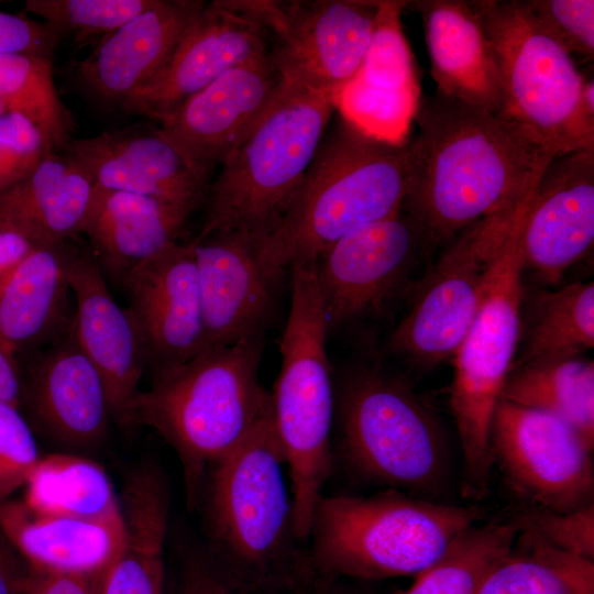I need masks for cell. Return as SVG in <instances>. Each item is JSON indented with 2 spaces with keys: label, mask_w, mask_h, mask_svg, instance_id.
Wrapping results in <instances>:
<instances>
[{
  "label": "cell",
  "mask_w": 594,
  "mask_h": 594,
  "mask_svg": "<svg viewBox=\"0 0 594 594\" xmlns=\"http://www.w3.org/2000/svg\"><path fill=\"white\" fill-rule=\"evenodd\" d=\"M414 121L402 210L432 251L517 207L556 156L518 124L437 90L421 95Z\"/></svg>",
  "instance_id": "obj_1"
},
{
  "label": "cell",
  "mask_w": 594,
  "mask_h": 594,
  "mask_svg": "<svg viewBox=\"0 0 594 594\" xmlns=\"http://www.w3.org/2000/svg\"><path fill=\"white\" fill-rule=\"evenodd\" d=\"M263 350L264 334L205 350L155 374L124 409L120 425L150 427L174 449L190 508L211 468L273 409L271 392L258 380Z\"/></svg>",
  "instance_id": "obj_2"
},
{
  "label": "cell",
  "mask_w": 594,
  "mask_h": 594,
  "mask_svg": "<svg viewBox=\"0 0 594 594\" xmlns=\"http://www.w3.org/2000/svg\"><path fill=\"white\" fill-rule=\"evenodd\" d=\"M285 468L272 409L206 479V549L254 594H283L316 573L308 544L296 535Z\"/></svg>",
  "instance_id": "obj_3"
},
{
  "label": "cell",
  "mask_w": 594,
  "mask_h": 594,
  "mask_svg": "<svg viewBox=\"0 0 594 594\" xmlns=\"http://www.w3.org/2000/svg\"><path fill=\"white\" fill-rule=\"evenodd\" d=\"M406 190L404 144L374 139L338 114L285 216L260 239V256L283 278L341 238L399 212Z\"/></svg>",
  "instance_id": "obj_4"
},
{
  "label": "cell",
  "mask_w": 594,
  "mask_h": 594,
  "mask_svg": "<svg viewBox=\"0 0 594 594\" xmlns=\"http://www.w3.org/2000/svg\"><path fill=\"white\" fill-rule=\"evenodd\" d=\"M484 516L476 505L388 488L369 496L321 494L311 518L310 562L320 574L363 582L417 576Z\"/></svg>",
  "instance_id": "obj_5"
},
{
  "label": "cell",
  "mask_w": 594,
  "mask_h": 594,
  "mask_svg": "<svg viewBox=\"0 0 594 594\" xmlns=\"http://www.w3.org/2000/svg\"><path fill=\"white\" fill-rule=\"evenodd\" d=\"M334 464L362 483L437 501L448 479L447 439L403 376L376 364L352 369L334 387Z\"/></svg>",
  "instance_id": "obj_6"
},
{
  "label": "cell",
  "mask_w": 594,
  "mask_h": 594,
  "mask_svg": "<svg viewBox=\"0 0 594 594\" xmlns=\"http://www.w3.org/2000/svg\"><path fill=\"white\" fill-rule=\"evenodd\" d=\"M336 95L286 84L207 188L196 237L234 230L263 239L292 204L331 123Z\"/></svg>",
  "instance_id": "obj_7"
},
{
  "label": "cell",
  "mask_w": 594,
  "mask_h": 594,
  "mask_svg": "<svg viewBox=\"0 0 594 594\" xmlns=\"http://www.w3.org/2000/svg\"><path fill=\"white\" fill-rule=\"evenodd\" d=\"M289 272L290 310L279 342L280 371L271 396L290 480L296 535L308 543L315 505L334 470V385L317 262L293 266Z\"/></svg>",
  "instance_id": "obj_8"
},
{
  "label": "cell",
  "mask_w": 594,
  "mask_h": 594,
  "mask_svg": "<svg viewBox=\"0 0 594 594\" xmlns=\"http://www.w3.org/2000/svg\"><path fill=\"white\" fill-rule=\"evenodd\" d=\"M529 202L485 276L475 316L452 358L450 406L462 452L460 493L468 501L480 502L490 492L492 421L519 348L525 288L519 241Z\"/></svg>",
  "instance_id": "obj_9"
},
{
  "label": "cell",
  "mask_w": 594,
  "mask_h": 594,
  "mask_svg": "<svg viewBox=\"0 0 594 594\" xmlns=\"http://www.w3.org/2000/svg\"><path fill=\"white\" fill-rule=\"evenodd\" d=\"M499 78L502 118L554 155L594 148V120L583 109L584 75L549 37L522 0H473Z\"/></svg>",
  "instance_id": "obj_10"
},
{
  "label": "cell",
  "mask_w": 594,
  "mask_h": 594,
  "mask_svg": "<svg viewBox=\"0 0 594 594\" xmlns=\"http://www.w3.org/2000/svg\"><path fill=\"white\" fill-rule=\"evenodd\" d=\"M531 195L514 209L470 226L444 245L409 292L408 309L388 342L394 354L419 369L453 358L475 316L485 276Z\"/></svg>",
  "instance_id": "obj_11"
},
{
  "label": "cell",
  "mask_w": 594,
  "mask_h": 594,
  "mask_svg": "<svg viewBox=\"0 0 594 594\" xmlns=\"http://www.w3.org/2000/svg\"><path fill=\"white\" fill-rule=\"evenodd\" d=\"M271 34L270 57L286 84L334 95L355 75L381 1L239 0Z\"/></svg>",
  "instance_id": "obj_12"
},
{
  "label": "cell",
  "mask_w": 594,
  "mask_h": 594,
  "mask_svg": "<svg viewBox=\"0 0 594 594\" xmlns=\"http://www.w3.org/2000/svg\"><path fill=\"white\" fill-rule=\"evenodd\" d=\"M591 448L558 417L501 399L491 427V453L525 507L570 512L593 504Z\"/></svg>",
  "instance_id": "obj_13"
},
{
  "label": "cell",
  "mask_w": 594,
  "mask_h": 594,
  "mask_svg": "<svg viewBox=\"0 0 594 594\" xmlns=\"http://www.w3.org/2000/svg\"><path fill=\"white\" fill-rule=\"evenodd\" d=\"M432 252L422 229L403 210L334 242L317 261L328 332L381 315L411 290L415 266Z\"/></svg>",
  "instance_id": "obj_14"
},
{
  "label": "cell",
  "mask_w": 594,
  "mask_h": 594,
  "mask_svg": "<svg viewBox=\"0 0 594 594\" xmlns=\"http://www.w3.org/2000/svg\"><path fill=\"white\" fill-rule=\"evenodd\" d=\"M270 50L268 30L239 0L206 2L165 66L121 111L162 123L223 73Z\"/></svg>",
  "instance_id": "obj_15"
},
{
  "label": "cell",
  "mask_w": 594,
  "mask_h": 594,
  "mask_svg": "<svg viewBox=\"0 0 594 594\" xmlns=\"http://www.w3.org/2000/svg\"><path fill=\"white\" fill-rule=\"evenodd\" d=\"M593 243L594 148L556 155L536 184L522 224V276L558 286Z\"/></svg>",
  "instance_id": "obj_16"
},
{
  "label": "cell",
  "mask_w": 594,
  "mask_h": 594,
  "mask_svg": "<svg viewBox=\"0 0 594 594\" xmlns=\"http://www.w3.org/2000/svg\"><path fill=\"white\" fill-rule=\"evenodd\" d=\"M282 87L283 77L268 53L223 73L160 129L193 165L211 175L258 124Z\"/></svg>",
  "instance_id": "obj_17"
},
{
  "label": "cell",
  "mask_w": 594,
  "mask_h": 594,
  "mask_svg": "<svg viewBox=\"0 0 594 594\" xmlns=\"http://www.w3.org/2000/svg\"><path fill=\"white\" fill-rule=\"evenodd\" d=\"M258 242L260 238L234 230L190 241L202 304V351L264 334L282 278L263 263Z\"/></svg>",
  "instance_id": "obj_18"
},
{
  "label": "cell",
  "mask_w": 594,
  "mask_h": 594,
  "mask_svg": "<svg viewBox=\"0 0 594 594\" xmlns=\"http://www.w3.org/2000/svg\"><path fill=\"white\" fill-rule=\"evenodd\" d=\"M58 249L76 299L73 324L77 341L99 372L110 416L119 424L148 365L142 332L130 309L121 308L111 296L90 249L76 244L75 239Z\"/></svg>",
  "instance_id": "obj_19"
},
{
  "label": "cell",
  "mask_w": 594,
  "mask_h": 594,
  "mask_svg": "<svg viewBox=\"0 0 594 594\" xmlns=\"http://www.w3.org/2000/svg\"><path fill=\"white\" fill-rule=\"evenodd\" d=\"M61 152L97 186L154 197L194 211L202 207L210 183V175L193 165L160 127L147 123L74 138Z\"/></svg>",
  "instance_id": "obj_20"
},
{
  "label": "cell",
  "mask_w": 594,
  "mask_h": 594,
  "mask_svg": "<svg viewBox=\"0 0 594 594\" xmlns=\"http://www.w3.org/2000/svg\"><path fill=\"white\" fill-rule=\"evenodd\" d=\"M155 374L177 367L204 348L202 304L190 242L174 243L121 280Z\"/></svg>",
  "instance_id": "obj_21"
},
{
  "label": "cell",
  "mask_w": 594,
  "mask_h": 594,
  "mask_svg": "<svg viewBox=\"0 0 594 594\" xmlns=\"http://www.w3.org/2000/svg\"><path fill=\"white\" fill-rule=\"evenodd\" d=\"M408 1H381L363 61L336 94L338 114L363 133L405 144L421 97L415 57L400 23Z\"/></svg>",
  "instance_id": "obj_22"
},
{
  "label": "cell",
  "mask_w": 594,
  "mask_h": 594,
  "mask_svg": "<svg viewBox=\"0 0 594 594\" xmlns=\"http://www.w3.org/2000/svg\"><path fill=\"white\" fill-rule=\"evenodd\" d=\"M206 1L158 0L101 37L76 77L87 95L121 110L165 66L186 26Z\"/></svg>",
  "instance_id": "obj_23"
},
{
  "label": "cell",
  "mask_w": 594,
  "mask_h": 594,
  "mask_svg": "<svg viewBox=\"0 0 594 594\" xmlns=\"http://www.w3.org/2000/svg\"><path fill=\"white\" fill-rule=\"evenodd\" d=\"M22 389L41 426L57 440L90 446L107 431L110 410L101 376L80 348L73 321L42 348Z\"/></svg>",
  "instance_id": "obj_24"
},
{
  "label": "cell",
  "mask_w": 594,
  "mask_h": 594,
  "mask_svg": "<svg viewBox=\"0 0 594 594\" xmlns=\"http://www.w3.org/2000/svg\"><path fill=\"white\" fill-rule=\"evenodd\" d=\"M407 7L421 18L436 90L501 116L496 63L474 2L419 0Z\"/></svg>",
  "instance_id": "obj_25"
},
{
  "label": "cell",
  "mask_w": 594,
  "mask_h": 594,
  "mask_svg": "<svg viewBox=\"0 0 594 594\" xmlns=\"http://www.w3.org/2000/svg\"><path fill=\"white\" fill-rule=\"evenodd\" d=\"M0 530L29 568L75 573L107 571L124 541L120 506L99 517L41 514L23 502L0 504Z\"/></svg>",
  "instance_id": "obj_26"
},
{
  "label": "cell",
  "mask_w": 594,
  "mask_h": 594,
  "mask_svg": "<svg viewBox=\"0 0 594 594\" xmlns=\"http://www.w3.org/2000/svg\"><path fill=\"white\" fill-rule=\"evenodd\" d=\"M193 209L95 185L82 233L105 276L121 280L136 265L177 243Z\"/></svg>",
  "instance_id": "obj_27"
},
{
  "label": "cell",
  "mask_w": 594,
  "mask_h": 594,
  "mask_svg": "<svg viewBox=\"0 0 594 594\" xmlns=\"http://www.w3.org/2000/svg\"><path fill=\"white\" fill-rule=\"evenodd\" d=\"M95 184L65 153H50L29 175L0 191V226L36 248L82 233Z\"/></svg>",
  "instance_id": "obj_28"
},
{
  "label": "cell",
  "mask_w": 594,
  "mask_h": 594,
  "mask_svg": "<svg viewBox=\"0 0 594 594\" xmlns=\"http://www.w3.org/2000/svg\"><path fill=\"white\" fill-rule=\"evenodd\" d=\"M58 244L35 248L0 279V337L15 354L42 349L72 323Z\"/></svg>",
  "instance_id": "obj_29"
},
{
  "label": "cell",
  "mask_w": 594,
  "mask_h": 594,
  "mask_svg": "<svg viewBox=\"0 0 594 594\" xmlns=\"http://www.w3.org/2000/svg\"><path fill=\"white\" fill-rule=\"evenodd\" d=\"M119 505L123 547L105 574L100 594H164V547L170 508L167 480L151 470L131 473Z\"/></svg>",
  "instance_id": "obj_30"
},
{
  "label": "cell",
  "mask_w": 594,
  "mask_h": 594,
  "mask_svg": "<svg viewBox=\"0 0 594 594\" xmlns=\"http://www.w3.org/2000/svg\"><path fill=\"white\" fill-rule=\"evenodd\" d=\"M519 344L521 354L516 365L579 358L593 349L594 283L532 289L525 286Z\"/></svg>",
  "instance_id": "obj_31"
},
{
  "label": "cell",
  "mask_w": 594,
  "mask_h": 594,
  "mask_svg": "<svg viewBox=\"0 0 594 594\" xmlns=\"http://www.w3.org/2000/svg\"><path fill=\"white\" fill-rule=\"evenodd\" d=\"M551 414L594 447V363L579 358L515 365L502 398Z\"/></svg>",
  "instance_id": "obj_32"
},
{
  "label": "cell",
  "mask_w": 594,
  "mask_h": 594,
  "mask_svg": "<svg viewBox=\"0 0 594 594\" xmlns=\"http://www.w3.org/2000/svg\"><path fill=\"white\" fill-rule=\"evenodd\" d=\"M594 562L554 549L520 526L510 550L482 578L475 594H585Z\"/></svg>",
  "instance_id": "obj_33"
},
{
  "label": "cell",
  "mask_w": 594,
  "mask_h": 594,
  "mask_svg": "<svg viewBox=\"0 0 594 594\" xmlns=\"http://www.w3.org/2000/svg\"><path fill=\"white\" fill-rule=\"evenodd\" d=\"M23 503L34 512L72 517H99L119 508L103 469L84 458H41L25 484Z\"/></svg>",
  "instance_id": "obj_34"
},
{
  "label": "cell",
  "mask_w": 594,
  "mask_h": 594,
  "mask_svg": "<svg viewBox=\"0 0 594 594\" xmlns=\"http://www.w3.org/2000/svg\"><path fill=\"white\" fill-rule=\"evenodd\" d=\"M0 101L33 123L55 152L74 139L75 121L56 89L50 57L0 54Z\"/></svg>",
  "instance_id": "obj_35"
},
{
  "label": "cell",
  "mask_w": 594,
  "mask_h": 594,
  "mask_svg": "<svg viewBox=\"0 0 594 594\" xmlns=\"http://www.w3.org/2000/svg\"><path fill=\"white\" fill-rule=\"evenodd\" d=\"M519 530L517 518L473 525L407 590L393 594H475L484 574L510 550Z\"/></svg>",
  "instance_id": "obj_36"
},
{
  "label": "cell",
  "mask_w": 594,
  "mask_h": 594,
  "mask_svg": "<svg viewBox=\"0 0 594 594\" xmlns=\"http://www.w3.org/2000/svg\"><path fill=\"white\" fill-rule=\"evenodd\" d=\"M158 0H29L28 11L41 16L61 35L73 34L84 44L103 37L151 9Z\"/></svg>",
  "instance_id": "obj_37"
},
{
  "label": "cell",
  "mask_w": 594,
  "mask_h": 594,
  "mask_svg": "<svg viewBox=\"0 0 594 594\" xmlns=\"http://www.w3.org/2000/svg\"><path fill=\"white\" fill-rule=\"evenodd\" d=\"M539 28L575 61L594 59L593 0H522Z\"/></svg>",
  "instance_id": "obj_38"
},
{
  "label": "cell",
  "mask_w": 594,
  "mask_h": 594,
  "mask_svg": "<svg viewBox=\"0 0 594 594\" xmlns=\"http://www.w3.org/2000/svg\"><path fill=\"white\" fill-rule=\"evenodd\" d=\"M517 518L547 544L594 562V503L570 512L525 507Z\"/></svg>",
  "instance_id": "obj_39"
},
{
  "label": "cell",
  "mask_w": 594,
  "mask_h": 594,
  "mask_svg": "<svg viewBox=\"0 0 594 594\" xmlns=\"http://www.w3.org/2000/svg\"><path fill=\"white\" fill-rule=\"evenodd\" d=\"M40 460L34 437L18 407L0 402V504L25 486Z\"/></svg>",
  "instance_id": "obj_40"
},
{
  "label": "cell",
  "mask_w": 594,
  "mask_h": 594,
  "mask_svg": "<svg viewBox=\"0 0 594 594\" xmlns=\"http://www.w3.org/2000/svg\"><path fill=\"white\" fill-rule=\"evenodd\" d=\"M55 152L43 133L20 114L0 117V191L29 175Z\"/></svg>",
  "instance_id": "obj_41"
},
{
  "label": "cell",
  "mask_w": 594,
  "mask_h": 594,
  "mask_svg": "<svg viewBox=\"0 0 594 594\" xmlns=\"http://www.w3.org/2000/svg\"><path fill=\"white\" fill-rule=\"evenodd\" d=\"M169 594H254L232 580L206 548L188 549Z\"/></svg>",
  "instance_id": "obj_42"
},
{
  "label": "cell",
  "mask_w": 594,
  "mask_h": 594,
  "mask_svg": "<svg viewBox=\"0 0 594 594\" xmlns=\"http://www.w3.org/2000/svg\"><path fill=\"white\" fill-rule=\"evenodd\" d=\"M61 33L51 24L0 11V54L52 57Z\"/></svg>",
  "instance_id": "obj_43"
},
{
  "label": "cell",
  "mask_w": 594,
  "mask_h": 594,
  "mask_svg": "<svg viewBox=\"0 0 594 594\" xmlns=\"http://www.w3.org/2000/svg\"><path fill=\"white\" fill-rule=\"evenodd\" d=\"M107 571L58 572L28 566L24 594H100Z\"/></svg>",
  "instance_id": "obj_44"
},
{
  "label": "cell",
  "mask_w": 594,
  "mask_h": 594,
  "mask_svg": "<svg viewBox=\"0 0 594 594\" xmlns=\"http://www.w3.org/2000/svg\"><path fill=\"white\" fill-rule=\"evenodd\" d=\"M370 583L372 582L316 572L310 579L283 594H386Z\"/></svg>",
  "instance_id": "obj_45"
},
{
  "label": "cell",
  "mask_w": 594,
  "mask_h": 594,
  "mask_svg": "<svg viewBox=\"0 0 594 594\" xmlns=\"http://www.w3.org/2000/svg\"><path fill=\"white\" fill-rule=\"evenodd\" d=\"M0 530V594H24L28 565Z\"/></svg>",
  "instance_id": "obj_46"
},
{
  "label": "cell",
  "mask_w": 594,
  "mask_h": 594,
  "mask_svg": "<svg viewBox=\"0 0 594 594\" xmlns=\"http://www.w3.org/2000/svg\"><path fill=\"white\" fill-rule=\"evenodd\" d=\"M23 384L15 354L0 337V402L18 407Z\"/></svg>",
  "instance_id": "obj_47"
},
{
  "label": "cell",
  "mask_w": 594,
  "mask_h": 594,
  "mask_svg": "<svg viewBox=\"0 0 594 594\" xmlns=\"http://www.w3.org/2000/svg\"><path fill=\"white\" fill-rule=\"evenodd\" d=\"M35 248L23 235L0 226V279Z\"/></svg>",
  "instance_id": "obj_48"
},
{
  "label": "cell",
  "mask_w": 594,
  "mask_h": 594,
  "mask_svg": "<svg viewBox=\"0 0 594 594\" xmlns=\"http://www.w3.org/2000/svg\"><path fill=\"white\" fill-rule=\"evenodd\" d=\"M581 101L586 116L594 120V79L593 73L584 75Z\"/></svg>",
  "instance_id": "obj_49"
},
{
  "label": "cell",
  "mask_w": 594,
  "mask_h": 594,
  "mask_svg": "<svg viewBox=\"0 0 594 594\" xmlns=\"http://www.w3.org/2000/svg\"><path fill=\"white\" fill-rule=\"evenodd\" d=\"M6 112H7L6 108L2 105V102L0 101V117L3 116Z\"/></svg>",
  "instance_id": "obj_50"
},
{
  "label": "cell",
  "mask_w": 594,
  "mask_h": 594,
  "mask_svg": "<svg viewBox=\"0 0 594 594\" xmlns=\"http://www.w3.org/2000/svg\"><path fill=\"white\" fill-rule=\"evenodd\" d=\"M585 594H594V590H593V591H590V592H587V593H585Z\"/></svg>",
  "instance_id": "obj_51"
}]
</instances>
